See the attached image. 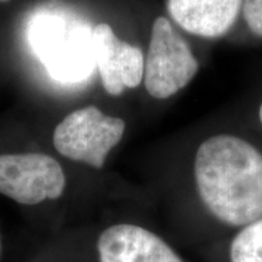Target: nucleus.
<instances>
[{
    "label": "nucleus",
    "instance_id": "obj_10",
    "mask_svg": "<svg viewBox=\"0 0 262 262\" xmlns=\"http://www.w3.org/2000/svg\"><path fill=\"white\" fill-rule=\"evenodd\" d=\"M242 19L254 37L262 39V0H244Z\"/></svg>",
    "mask_w": 262,
    "mask_h": 262
},
{
    "label": "nucleus",
    "instance_id": "obj_11",
    "mask_svg": "<svg viewBox=\"0 0 262 262\" xmlns=\"http://www.w3.org/2000/svg\"><path fill=\"white\" fill-rule=\"evenodd\" d=\"M257 117H258V122H260L261 126H262V101H261L260 106H258V111H257Z\"/></svg>",
    "mask_w": 262,
    "mask_h": 262
},
{
    "label": "nucleus",
    "instance_id": "obj_4",
    "mask_svg": "<svg viewBox=\"0 0 262 262\" xmlns=\"http://www.w3.org/2000/svg\"><path fill=\"white\" fill-rule=\"evenodd\" d=\"M31 40L55 79L75 83L85 79L93 70V31L60 19H44L33 27Z\"/></svg>",
    "mask_w": 262,
    "mask_h": 262
},
{
    "label": "nucleus",
    "instance_id": "obj_12",
    "mask_svg": "<svg viewBox=\"0 0 262 262\" xmlns=\"http://www.w3.org/2000/svg\"><path fill=\"white\" fill-rule=\"evenodd\" d=\"M10 0H0V4H3V3H8Z\"/></svg>",
    "mask_w": 262,
    "mask_h": 262
},
{
    "label": "nucleus",
    "instance_id": "obj_2",
    "mask_svg": "<svg viewBox=\"0 0 262 262\" xmlns=\"http://www.w3.org/2000/svg\"><path fill=\"white\" fill-rule=\"evenodd\" d=\"M201 63L183 32L168 16H158L152 24L145 56L143 83L156 100H168L185 90L196 77Z\"/></svg>",
    "mask_w": 262,
    "mask_h": 262
},
{
    "label": "nucleus",
    "instance_id": "obj_5",
    "mask_svg": "<svg viewBox=\"0 0 262 262\" xmlns=\"http://www.w3.org/2000/svg\"><path fill=\"white\" fill-rule=\"evenodd\" d=\"M66 187L63 169L41 153L0 155V194L19 204L34 205L57 199Z\"/></svg>",
    "mask_w": 262,
    "mask_h": 262
},
{
    "label": "nucleus",
    "instance_id": "obj_9",
    "mask_svg": "<svg viewBox=\"0 0 262 262\" xmlns=\"http://www.w3.org/2000/svg\"><path fill=\"white\" fill-rule=\"evenodd\" d=\"M231 262H262V217L242 228L229 247Z\"/></svg>",
    "mask_w": 262,
    "mask_h": 262
},
{
    "label": "nucleus",
    "instance_id": "obj_7",
    "mask_svg": "<svg viewBox=\"0 0 262 262\" xmlns=\"http://www.w3.org/2000/svg\"><path fill=\"white\" fill-rule=\"evenodd\" d=\"M244 0H166L168 17L180 31L205 40L232 32L242 19Z\"/></svg>",
    "mask_w": 262,
    "mask_h": 262
},
{
    "label": "nucleus",
    "instance_id": "obj_6",
    "mask_svg": "<svg viewBox=\"0 0 262 262\" xmlns=\"http://www.w3.org/2000/svg\"><path fill=\"white\" fill-rule=\"evenodd\" d=\"M94 56L103 89L111 96H120L143 81L145 54L142 49L118 38L108 24L93 28Z\"/></svg>",
    "mask_w": 262,
    "mask_h": 262
},
{
    "label": "nucleus",
    "instance_id": "obj_3",
    "mask_svg": "<svg viewBox=\"0 0 262 262\" xmlns=\"http://www.w3.org/2000/svg\"><path fill=\"white\" fill-rule=\"evenodd\" d=\"M122 118L108 116L96 106L68 114L54 131V146L61 156L101 169L125 134Z\"/></svg>",
    "mask_w": 262,
    "mask_h": 262
},
{
    "label": "nucleus",
    "instance_id": "obj_1",
    "mask_svg": "<svg viewBox=\"0 0 262 262\" xmlns=\"http://www.w3.org/2000/svg\"><path fill=\"white\" fill-rule=\"evenodd\" d=\"M193 178L203 205L221 224L244 227L262 217V152L245 137H205L195 149Z\"/></svg>",
    "mask_w": 262,
    "mask_h": 262
},
{
    "label": "nucleus",
    "instance_id": "obj_13",
    "mask_svg": "<svg viewBox=\"0 0 262 262\" xmlns=\"http://www.w3.org/2000/svg\"><path fill=\"white\" fill-rule=\"evenodd\" d=\"M0 249H2V247H0Z\"/></svg>",
    "mask_w": 262,
    "mask_h": 262
},
{
    "label": "nucleus",
    "instance_id": "obj_8",
    "mask_svg": "<svg viewBox=\"0 0 262 262\" xmlns=\"http://www.w3.org/2000/svg\"><path fill=\"white\" fill-rule=\"evenodd\" d=\"M100 262H182L162 238L130 224L111 226L97 241Z\"/></svg>",
    "mask_w": 262,
    "mask_h": 262
}]
</instances>
